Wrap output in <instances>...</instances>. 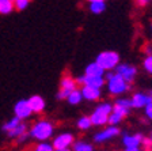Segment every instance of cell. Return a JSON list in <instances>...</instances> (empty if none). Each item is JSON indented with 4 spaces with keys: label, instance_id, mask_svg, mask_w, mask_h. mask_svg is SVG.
Returning <instances> with one entry per match:
<instances>
[{
    "label": "cell",
    "instance_id": "cell-28",
    "mask_svg": "<svg viewBox=\"0 0 152 151\" xmlns=\"http://www.w3.org/2000/svg\"><path fill=\"white\" fill-rule=\"evenodd\" d=\"M144 114H145L147 119L151 120V121H152V101L149 102L148 105H147L145 108H144Z\"/></svg>",
    "mask_w": 152,
    "mask_h": 151
},
{
    "label": "cell",
    "instance_id": "cell-5",
    "mask_svg": "<svg viewBox=\"0 0 152 151\" xmlns=\"http://www.w3.org/2000/svg\"><path fill=\"white\" fill-rule=\"evenodd\" d=\"M118 135H121L120 127L104 125L101 131H98V132L92 136V142H94L95 144H103V143H107L111 139L117 138Z\"/></svg>",
    "mask_w": 152,
    "mask_h": 151
},
{
    "label": "cell",
    "instance_id": "cell-35",
    "mask_svg": "<svg viewBox=\"0 0 152 151\" xmlns=\"http://www.w3.org/2000/svg\"><path fill=\"white\" fill-rule=\"evenodd\" d=\"M149 29H151V33H152V22H151V25H149Z\"/></svg>",
    "mask_w": 152,
    "mask_h": 151
},
{
    "label": "cell",
    "instance_id": "cell-31",
    "mask_svg": "<svg viewBox=\"0 0 152 151\" xmlns=\"http://www.w3.org/2000/svg\"><path fill=\"white\" fill-rule=\"evenodd\" d=\"M145 53H147V56H148V55H152V46L151 45L145 46Z\"/></svg>",
    "mask_w": 152,
    "mask_h": 151
},
{
    "label": "cell",
    "instance_id": "cell-21",
    "mask_svg": "<svg viewBox=\"0 0 152 151\" xmlns=\"http://www.w3.org/2000/svg\"><path fill=\"white\" fill-rule=\"evenodd\" d=\"M20 123H22V120H19L18 117L14 116V117H11L10 120H7L6 123H4L3 125H1V131H3V132L7 135V133L11 132L12 129H15Z\"/></svg>",
    "mask_w": 152,
    "mask_h": 151
},
{
    "label": "cell",
    "instance_id": "cell-14",
    "mask_svg": "<svg viewBox=\"0 0 152 151\" xmlns=\"http://www.w3.org/2000/svg\"><path fill=\"white\" fill-rule=\"evenodd\" d=\"M80 93H82V97L84 101H88V102H95V101H99L102 97V90L95 87H90V86H82L80 88Z\"/></svg>",
    "mask_w": 152,
    "mask_h": 151
},
{
    "label": "cell",
    "instance_id": "cell-22",
    "mask_svg": "<svg viewBox=\"0 0 152 151\" xmlns=\"http://www.w3.org/2000/svg\"><path fill=\"white\" fill-rule=\"evenodd\" d=\"M12 0H0V15H8L14 11Z\"/></svg>",
    "mask_w": 152,
    "mask_h": 151
},
{
    "label": "cell",
    "instance_id": "cell-18",
    "mask_svg": "<svg viewBox=\"0 0 152 151\" xmlns=\"http://www.w3.org/2000/svg\"><path fill=\"white\" fill-rule=\"evenodd\" d=\"M88 11L94 15H101L106 11V1L103 0H95L88 3Z\"/></svg>",
    "mask_w": 152,
    "mask_h": 151
},
{
    "label": "cell",
    "instance_id": "cell-33",
    "mask_svg": "<svg viewBox=\"0 0 152 151\" xmlns=\"http://www.w3.org/2000/svg\"><path fill=\"white\" fill-rule=\"evenodd\" d=\"M147 143H148V144L152 147V131H151V133H149V138H148V142H147Z\"/></svg>",
    "mask_w": 152,
    "mask_h": 151
},
{
    "label": "cell",
    "instance_id": "cell-19",
    "mask_svg": "<svg viewBox=\"0 0 152 151\" xmlns=\"http://www.w3.org/2000/svg\"><path fill=\"white\" fill-rule=\"evenodd\" d=\"M66 102L69 105H72V106H76V105H79L80 102L83 101V97H82V93H80V88L76 87L75 90H72V91L68 94V97H66Z\"/></svg>",
    "mask_w": 152,
    "mask_h": 151
},
{
    "label": "cell",
    "instance_id": "cell-38",
    "mask_svg": "<svg viewBox=\"0 0 152 151\" xmlns=\"http://www.w3.org/2000/svg\"><path fill=\"white\" fill-rule=\"evenodd\" d=\"M12 1H14V0H12Z\"/></svg>",
    "mask_w": 152,
    "mask_h": 151
},
{
    "label": "cell",
    "instance_id": "cell-34",
    "mask_svg": "<svg viewBox=\"0 0 152 151\" xmlns=\"http://www.w3.org/2000/svg\"><path fill=\"white\" fill-rule=\"evenodd\" d=\"M54 151H72V150H71V147H68V148H58V150H54Z\"/></svg>",
    "mask_w": 152,
    "mask_h": 151
},
{
    "label": "cell",
    "instance_id": "cell-17",
    "mask_svg": "<svg viewBox=\"0 0 152 151\" xmlns=\"http://www.w3.org/2000/svg\"><path fill=\"white\" fill-rule=\"evenodd\" d=\"M71 150L72 151H95V148H94V144H92L91 142L79 139V140H75V142L72 143Z\"/></svg>",
    "mask_w": 152,
    "mask_h": 151
},
{
    "label": "cell",
    "instance_id": "cell-2",
    "mask_svg": "<svg viewBox=\"0 0 152 151\" xmlns=\"http://www.w3.org/2000/svg\"><path fill=\"white\" fill-rule=\"evenodd\" d=\"M104 80H106L104 87H106L109 94L113 97H122L126 91H129L130 85L114 71H107L104 74Z\"/></svg>",
    "mask_w": 152,
    "mask_h": 151
},
{
    "label": "cell",
    "instance_id": "cell-13",
    "mask_svg": "<svg viewBox=\"0 0 152 151\" xmlns=\"http://www.w3.org/2000/svg\"><path fill=\"white\" fill-rule=\"evenodd\" d=\"M152 101V97L149 95V93H142V91H137L130 97V105L132 109H144L147 105Z\"/></svg>",
    "mask_w": 152,
    "mask_h": 151
},
{
    "label": "cell",
    "instance_id": "cell-15",
    "mask_svg": "<svg viewBox=\"0 0 152 151\" xmlns=\"http://www.w3.org/2000/svg\"><path fill=\"white\" fill-rule=\"evenodd\" d=\"M27 101H28V105H30V108H31V110H33V113H35V114L42 113L45 110V108H46V101H45V98L42 97V95L34 94L30 98H27Z\"/></svg>",
    "mask_w": 152,
    "mask_h": 151
},
{
    "label": "cell",
    "instance_id": "cell-37",
    "mask_svg": "<svg viewBox=\"0 0 152 151\" xmlns=\"http://www.w3.org/2000/svg\"><path fill=\"white\" fill-rule=\"evenodd\" d=\"M149 95H151V97H152V90H151V91H149Z\"/></svg>",
    "mask_w": 152,
    "mask_h": 151
},
{
    "label": "cell",
    "instance_id": "cell-1",
    "mask_svg": "<svg viewBox=\"0 0 152 151\" xmlns=\"http://www.w3.org/2000/svg\"><path fill=\"white\" fill-rule=\"evenodd\" d=\"M54 124L50 120L39 119L28 128V135L35 142H49L54 136Z\"/></svg>",
    "mask_w": 152,
    "mask_h": 151
},
{
    "label": "cell",
    "instance_id": "cell-6",
    "mask_svg": "<svg viewBox=\"0 0 152 151\" xmlns=\"http://www.w3.org/2000/svg\"><path fill=\"white\" fill-rule=\"evenodd\" d=\"M145 142V136L142 135L141 132H136V133H129L126 131H124L121 135V144H122L124 150L126 148H136V147H141Z\"/></svg>",
    "mask_w": 152,
    "mask_h": 151
},
{
    "label": "cell",
    "instance_id": "cell-11",
    "mask_svg": "<svg viewBox=\"0 0 152 151\" xmlns=\"http://www.w3.org/2000/svg\"><path fill=\"white\" fill-rule=\"evenodd\" d=\"M77 85L82 86H90V87H95V88H102L104 87V76H88V75H80L75 79Z\"/></svg>",
    "mask_w": 152,
    "mask_h": 151
},
{
    "label": "cell",
    "instance_id": "cell-8",
    "mask_svg": "<svg viewBox=\"0 0 152 151\" xmlns=\"http://www.w3.org/2000/svg\"><path fill=\"white\" fill-rule=\"evenodd\" d=\"M14 116L18 117L19 120H22V121H26L28 120L30 117L33 116V110L28 105V101L27 99H19L16 101L15 104H14Z\"/></svg>",
    "mask_w": 152,
    "mask_h": 151
},
{
    "label": "cell",
    "instance_id": "cell-24",
    "mask_svg": "<svg viewBox=\"0 0 152 151\" xmlns=\"http://www.w3.org/2000/svg\"><path fill=\"white\" fill-rule=\"evenodd\" d=\"M113 105H117V106H121V108H126V109H132L130 98H126V97H117L114 99Z\"/></svg>",
    "mask_w": 152,
    "mask_h": 151
},
{
    "label": "cell",
    "instance_id": "cell-36",
    "mask_svg": "<svg viewBox=\"0 0 152 151\" xmlns=\"http://www.w3.org/2000/svg\"><path fill=\"white\" fill-rule=\"evenodd\" d=\"M87 1H88V3H90V1H95V0H87ZM103 1H106V0H103Z\"/></svg>",
    "mask_w": 152,
    "mask_h": 151
},
{
    "label": "cell",
    "instance_id": "cell-10",
    "mask_svg": "<svg viewBox=\"0 0 152 151\" xmlns=\"http://www.w3.org/2000/svg\"><path fill=\"white\" fill-rule=\"evenodd\" d=\"M130 110L132 109H126V108L113 105V110H111V113L109 114V119H107V125L118 127L124 121V119L130 114Z\"/></svg>",
    "mask_w": 152,
    "mask_h": 151
},
{
    "label": "cell",
    "instance_id": "cell-16",
    "mask_svg": "<svg viewBox=\"0 0 152 151\" xmlns=\"http://www.w3.org/2000/svg\"><path fill=\"white\" fill-rule=\"evenodd\" d=\"M104 74H106V71L102 69L95 61L88 63L84 68V75H88V76H104Z\"/></svg>",
    "mask_w": 152,
    "mask_h": 151
},
{
    "label": "cell",
    "instance_id": "cell-9",
    "mask_svg": "<svg viewBox=\"0 0 152 151\" xmlns=\"http://www.w3.org/2000/svg\"><path fill=\"white\" fill-rule=\"evenodd\" d=\"M76 87H77V83H76L75 79L71 78V76H63L60 80V90L57 91L56 98L60 101L66 99L68 94H69L72 90H75Z\"/></svg>",
    "mask_w": 152,
    "mask_h": 151
},
{
    "label": "cell",
    "instance_id": "cell-29",
    "mask_svg": "<svg viewBox=\"0 0 152 151\" xmlns=\"http://www.w3.org/2000/svg\"><path fill=\"white\" fill-rule=\"evenodd\" d=\"M28 138H30V135H28V131H27V132H25L23 135L19 136V138H16L15 140H16V143H18V144H22V143H25Z\"/></svg>",
    "mask_w": 152,
    "mask_h": 151
},
{
    "label": "cell",
    "instance_id": "cell-7",
    "mask_svg": "<svg viewBox=\"0 0 152 151\" xmlns=\"http://www.w3.org/2000/svg\"><path fill=\"white\" fill-rule=\"evenodd\" d=\"M114 72L122 76V79H125L129 85H132L137 76V67L129 63H120L114 68Z\"/></svg>",
    "mask_w": 152,
    "mask_h": 151
},
{
    "label": "cell",
    "instance_id": "cell-26",
    "mask_svg": "<svg viewBox=\"0 0 152 151\" xmlns=\"http://www.w3.org/2000/svg\"><path fill=\"white\" fill-rule=\"evenodd\" d=\"M142 68L147 74L152 75V55H148L145 59L142 60Z\"/></svg>",
    "mask_w": 152,
    "mask_h": 151
},
{
    "label": "cell",
    "instance_id": "cell-3",
    "mask_svg": "<svg viewBox=\"0 0 152 151\" xmlns=\"http://www.w3.org/2000/svg\"><path fill=\"white\" fill-rule=\"evenodd\" d=\"M111 110H113V102H109V101L99 102L94 108L92 113L88 116L90 120H91L92 127L107 125V119H109V114L111 113Z\"/></svg>",
    "mask_w": 152,
    "mask_h": 151
},
{
    "label": "cell",
    "instance_id": "cell-12",
    "mask_svg": "<svg viewBox=\"0 0 152 151\" xmlns=\"http://www.w3.org/2000/svg\"><path fill=\"white\" fill-rule=\"evenodd\" d=\"M53 140H52V146H53L54 150H58V148H68L72 146V143L75 142V136L71 132H63L58 133L57 136H53Z\"/></svg>",
    "mask_w": 152,
    "mask_h": 151
},
{
    "label": "cell",
    "instance_id": "cell-23",
    "mask_svg": "<svg viewBox=\"0 0 152 151\" xmlns=\"http://www.w3.org/2000/svg\"><path fill=\"white\" fill-rule=\"evenodd\" d=\"M76 127H77L80 131H83V132H84V131H88V129L92 127L90 117L88 116H80L79 120H77V123H76Z\"/></svg>",
    "mask_w": 152,
    "mask_h": 151
},
{
    "label": "cell",
    "instance_id": "cell-27",
    "mask_svg": "<svg viewBox=\"0 0 152 151\" xmlns=\"http://www.w3.org/2000/svg\"><path fill=\"white\" fill-rule=\"evenodd\" d=\"M30 0H14V7H15L18 11H23L28 7Z\"/></svg>",
    "mask_w": 152,
    "mask_h": 151
},
{
    "label": "cell",
    "instance_id": "cell-4",
    "mask_svg": "<svg viewBox=\"0 0 152 151\" xmlns=\"http://www.w3.org/2000/svg\"><path fill=\"white\" fill-rule=\"evenodd\" d=\"M94 61L107 72V71H114V68L121 63V57L115 50H103L96 55Z\"/></svg>",
    "mask_w": 152,
    "mask_h": 151
},
{
    "label": "cell",
    "instance_id": "cell-32",
    "mask_svg": "<svg viewBox=\"0 0 152 151\" xmlns=\"http://www.w3.org/2000/svg\"><path fill=\"white\" fill-rule=\"evenodd\" d=\"M124 151H142L141 147H136V148H126V150H124Z\"/></svg>",
    "mask_w": 152,
    "mask_h": 151
},
{
    "label": "cell",
    "instance_id": "cell-30",
    "mask_svg": "<svg viewBox=\"0 0 152 151\" xmlns=\"http://www.w3.org/2000/svg\"><path fill=\"white\" fill-rule=\"evenodd\" d=\"M136 3H137V6H140V7H147L148 4L152 3V0H136Z\"/></svg>",
    "mask_w": 152,
    "mask_h": 151
},
{
    "label": "cell",
    "instance_id": "cell-20",
    "mask_svg": "<svg viewBox=\"0 0 152 151\" xmlns=\"http://www.w3.org/2000/svg\"><path fill=\"white\" fill-rule=\"evenodd\" d=\"M27 131H28V125H27V123H26V121H22V123L19 124V125L16 127L15 129H12L11 132L7 133V136H8L10 139H14V140H15L16 138H19V136L23 135V133L27 132Z\"/></svg>",
    "mask_w": 152,
    "mask_h": 151
},
{
    "label": "cell",
    "instance_id": "cell-25",
    "mask_svg": "<svg viewBox=\"0 0 152 151\" xmlns=\"http://www.w3.org/2000/svg\"><path fill=\"white\" fill-rule=\"evenodd\" d=\"M33 151H54V148L50 142H38L34 146Z\"/></svg>",
    "mask_w": 152,
    "mask_h": 151
}]
</instances>
